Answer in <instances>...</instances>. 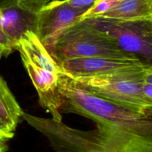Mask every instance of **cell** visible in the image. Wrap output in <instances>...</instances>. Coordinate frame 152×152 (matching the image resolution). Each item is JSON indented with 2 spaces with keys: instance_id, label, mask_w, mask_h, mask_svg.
<instances>
[{
  "instance_id": "cell-1",
  "label": "cell",
  "mask_w": 152,
  "mask_h": 152,
  "mask_svg": "<svg viewBox=\"0 0 152 152\" xmlns=\"http://www.w3.org/2000/svg\"><path fill=\"white\" fill-rule=\"evenodd\" d=\"M27 122L47 138L55 152H152V119L96 124L87 131L33 115Z\"/></svg>"
},
{
  "instance_id": "cell-2",
  "label": "cell",
  "mask_w": 152,
  "mask_h": 152,
  "mask_svg": "<svg viewBox=\"0 0 152 152\" xmlns=\"http://www.w3.org/2000/svg\"><path fill=\"white\" fill-rule=\"evenodd\" d=\"M148 68L140 65L123 71L72 79L98 97L152 118V102L143 90Z\"/></svg>"
},
{
  "instance_id": "cell-3",
  "label": "cell",
  "mask_w": 152,
  "mask_h": 152,
  "mask_svg": "<svg viewBox=\"0 0 152 152\" xmlns=\"http://www.w3.org/2000/svg\"><path fill=\"white\" fill-rule=\"evenodd\" d=\"M47 50L56 63L87 57L138 59L122 50L112 38L82 19L62 30Z\"/></svg>"
},
{
  "instance_id": "cell-4",
  "label": "cell",
  "mask_w": 152,
  "mask_h": 152,
  "mask_svg": "<svg viewBox=\"0 0 152 152\" xmlns=\"http://www.w3.org/2000/svg\"><path fill=\"white\" fill-rule=\"evenodd\" d=\"M59 92L62 101L61 113L77 114L96 124L152 119L97 96L64 73L59 75Z\"/></svg>"
},
{
  "instance_id": "cell-5",
  "label": "cell",
  "mask_w": 152,
  "mask_h": 152,
  "mask_svg": "<svg viewBox=\"0 0 152 152\" xmlns=\"http://www.w3.org/2000/svg\"><path fill=\"white\" fill-rule=\"evenodd\" d=\"M81 19L112 38L122 50L152 67V18L134 21L100 17Z\"/></svg>"
},
{
  "instance_id": "cell-6",
  "label": "cell",
  "mask_w": 152,
  "mask_h": 152,
  "mask_svg": "<svg viewBox=\"0 0 152 152\" xmlns=\"http://www.w3.org/2000/svg\"><path fill=\"white\" fill-rule=\"evenodd\" d=\"M87 11L72 7L66 0L52 2L39 11L34 33L48 49L62 30L80 20Z\"/></svg>"
},
{
  "instance_id": "cell-7",
  "label": "cell",
  "mask_w": 152,
  "mask_h": 152,
  "mask_svg": "<svg viewBox=\"0 0 152 152\" xmlns=\"http://www.w3.org/2000/svg\"><path fill=\"white\" fill-rule=\"evenodd\" d=\"M57 64L64 74L72 78L107 74L145 65L139 59L102 57L75 58L62 61Z\"/></svg>"
},
{
  "instance_id": "cell-8",
  "label": "cell",
  "mask_w": 152,
  "mask_h": 152,
  "mask_svg": "<svg viewBox=\"0 0 152 152\" xmlns=\"http://www.w3.org/2000/svg\"><path fill=\"white\" fill-rule=\"evenodd\" d=\"M39 12L20 1H0V26L17 46L27 31L35 33Z\"/></svg>"
},
{
  "instance_id": "cell-9",
  "label": "cell",
  "mask_w": 152,
  "mask_h": 152,
  "mask_svg": "<svg viewBox=\"0 0 152 152\" xmlns=\"http://www.w3.org/2000/svg\"><path fill=\"white\" fill-rule=\"evenodd\" d=\"M23 65L34 85L40 105L52 115V118L62 121L61 107L62 101L59 92V75L39 67L21 59Z\"/></svg>"
},
{
  "instance_id": "cell-10",
  "label": "cell",
  "mask_w": 152,
  "mask_h": 152,
  "mask_svg": "<svg viewBox=\"0 0 152 152\" xmlns=\"http://www.w3.org/2000/svg\"><path fill=\"white\" fill-rule=\"evenodd\" d=\"M16 50L20 52L21 59H24L52 73L58 75L63 73L48 50L33 31H28L24 34L17 43Z\"/></svg>"
},
{
  "instance_id": "cell-11",
  "label": "cell",
  "mask_w": 152,
  "mask_h": 152,
  "mask_svg": "<svg viewBox=\"0 0 152 152\" xmlns=\"http://www.w3.org/2000/svg\"><path fill=\"white\" fill-rule=\"evenodd\" d=\"M93 17L121 21L152 18V0H124L113 8Z\"/></svg>"
},
{
  "instance_id": "cell-12",
  "label": "cell",
  "mask_w": 152,
  "mask_h": 152,
  "mask_svg": "<svg viewBox=\"0 0 152 152\" xmlns=\"http://www.w3.org/2000/svg\"><path fill=\"white\" fill-rule=\"evenodd\" d=\"M23 112L7 83L0 75V117L15 131Z\"/></svg>"
},
{
  "instance_id": "cell-13",
  "label": "cell",
  "mask_w": 152,
  "mask_h": 152,
  "mask_svg": "<svg viewBox=\"0 0 152 152\" xmlns=\"http://www.w3.org/2000/svg\"><path fill=\"white\" fill-rule=\"evenodd\" d=\"M122 1L124 0H99L92 8L83 15L81 18L99 16L113 8Z\"/></svg>"
},
{
  "instance_id": "cell-14",
  "label": "cell",
  "mask_w": 152,
  "mask_h": 152,
  "mask_svg": "<svg viewBox=\"0 0 152 152\" xmlns=\"http://www.w3.org/2000/svg\"><path fill=\"white\" fill-rule=\"evenodd\" d=\"M0 46L4 50V56H8L14 50L16 46L0 26Z\"/></svg>"
},
{
  "instance_id": "cell-15",
  "label": "cell",
  "mask_w": 152,
  "mask_h": 152,
  "mask_svg": "<svg viewBox=\"0 0 152 152\" xmlns=\"http://www.w3.org/2000/svg\"><path fill=\"white\" fill-rule=\"evenodd\" d=\"M98 1L99 0H66V2L73 8L84 9L88 11L92 8Z\"/></svg>"
},
{
  "instance_id": "cell-16",
  "label": "cell",
  "mask_w": 152,
  "mask_h": 152,
  "mask_svg": "<svg viewBox=\"0 0 152 152\" xmlns=\"http://www.w3.org/2000/svg\"><path fill=\"white\" fill-rule=\"evenodd\" d=\"M58 0H0V1H20L26 3L38 11H40L49 4Z\"/></svg>"
},
{
  "instance_id": "cell-17",
  "label": "cell",
  "mask_w": 152,
  "mask_h": 152,
  "mask_svg": "<svg viewBox=\"0 0 152 152\" xmlns=\"http://www.w3.org/2000/svg\"><path fill=\"white\" fill-rule=\"evenodd\" d=\"M14 132L0 117V140L7 142L9 140L13 138Z\"/></svg>"
},
{
  "instance_id": "cell-18",
  "label": "cell",
  "mask_w": 152,
  "mask_h": 152,
  "mask_svg": "<svg viewBox=\"0 0 152 152\" xmlns=\"http://www.w3.org/2000/svg\"><path fill=\"white\" fill-rule=\"evenodd\" d=\"M144 81L145 84H152V67H149L145 70Z\"/></svg>"
},
{
  "instance_id": "cell-19",
  "label": "cell",
  "mask_w": 152,
  "mask_h": 152,
  "mask_svg": "<svg viewBox=\"0 0 152 152\" xmlns=\"http://www.w3.org/2000/svg\"><path fill=\"white\" fill-rule=\"evenodd\" d=\"M143 90L145 94L152 102V84L144 83L143 85Z\"/></svg>"
},
{
  "instance_id": "cell-20",
  "label": "cell",
  "mask_w": 152,
  "mask_h": 152,
  "mask_svg": "<svg viewBox=\"0 0 152 152\" xmlns=\"http://www.w3.org/2000/svg\"><path fill=\"white\" fill-rule=\"evenodd\" d=\"M8 149V147L7 141L0 140V152H7Z\"/></svg>"
},
{
  "instance_id": "cell-21",
  "label": "cell",
  "mask_w": 152,
  "mask_h": 152,
  "mask_svg": "<svg viewBox=\"0 0 152 152\" xmlns=\"http://www.w3.org/2000/svg\"><path fill=\"white\" fill-rule=\"evenodd\" d=\"M2 56H4V50L0 46V59Z\"/></svg>"
}]
</instances>
